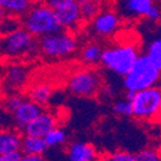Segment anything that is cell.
Masks as SVG:
<instances>
[{
	"label": "cell",
	"mask_w": 161,
	"mask_h": 161,
	"mask_svg": "<svg viewBox=\"0 0 161 161\" xmlns=\"http://www.w3.org/2000/svg\"><path fill=\"white\" fill-rule=\"evenodd\" d=\"M112 110L119 116L131 117V102L124 96L123 98L115 101V103L112 106Z\"/></svg>",
	"instance_id": "obj_24"
},
{
	"label": "cell",
	"mask_w": 161,
	"mask_h": 161,
	"mask_svg": "<svg viewBox=\"0 0 161 161\" xmlns=\"http://www.w3.org/2000/svg\"><path fill=\"white\" fill-rule=\"evenodd\" d=\"M48 150V146L42 137H31V136H23L21 142V150L23 155H44Z\"/></svg>",
	"instance_id": "obj_18"
},
{
	"label": "cell",
	"mask_w": 161,
	"mask_h": 161,
	"mask_svg": "<svg viewBox=\"0 0 161 161\" xmlns=\"http://www.w3.org/2000/svg\"><path fill=\"white\" fill-rule=\"evenodd\" d=\"M44 141L48 146V148L49 147H52V148H54V147H61V146L66 144V142H67V133L64 129L56 126L44 137Z\"/></svg>",
	"instance_id": "obj_23"
},
{
	"label": "cell",
	"mask_w": 161,
	"mask_h": 161,
	"mask_svg": "<svg viewBox=\"0 0 161 161\" xmlns=\"http://www.w3.org/2000/svg\"><path fill=\"white\" fill-rule=\"evenodd\" d=\"M21 142L22 136L21 131H18L17 129H14L13 126L0 129V155L19 151Z\"/></svg>",
	"instance_id": "obj_15"
},
{
	"label": "cell",
	"mask_w": 161,
	"mask_h": 161,
	"mask_svg": "<svg viewBox=\"0 0 161 161\" xmlns=\"http://www.w3.org/2000/svg\"><path fill=\"white\" fill-rule=\"evenodd\" d=\"M26 99L27 98H26V96L22 92L8 93V94H5L4 98H0V104H2L3 108L10 115L12 112H14Z\"/></svg>",
	"instance_id": "obj_22"
},
{
	"label": "cell",
	"mask_w": 161,
	"mask_h": 161,
	"mask_svg": "<svg viewBox=\"0 0 161 161\" xmlns=\"http://www.w3.org/2000/svg\"><path fill=\"white\" fill-rule=\"evenodd\" d=\"M29 81H30V70L23 64L14 63L10 64L4 71L3 77L0 79V88L5 92V94L21 92L23 88L27 86Z\"/></svg>",
	"instance_id": "obj_9"
},
{
	"label": "cell",
	"mask_w": 161,
	"mask_h": 161,
	"mask_svg": "<svg viewBox=\"0 0 161 161\" xmlns=\"http://www.w3.org/2000/svg\"><path fill=\"white\" fill-rule=\"evenodd\" d=\"M97 161H101V158H99V160H97Z\"/></svg>",
	"instance_id": "obj_34"
},
{
	"label": "cell",
	"mask_w": 161,
	"mask_h": 161,
	"mask_svg": "<svg viewBox=\"0 0 161 161\" xmlns=\"http://www.w3.org/2000/svg\"><path fill=\"white\" fill-rule=\"evenodd\" d=\"M54 12H56L57 19L61 25L62 30L76 32L77 30H80L83 27L84 19L81 17V13H80L77 2L67 3L64 5H61V7L56 8Z\"/></svg>",
	"instance_id": "obj_12"
},
{
	"label": "cell",
	"mask_w": 161,
	"mask_h": 161,
	"mask_svg": "<svg viewBox=\"0 0 161 161\" xmlns=\"http://www.w3.org/2000/svg\"><path fill=\"white\" fill-rule=\"evenodd\" d=\"M19 27H22L21 26V18L13 17V16H5L2 26H0V35L9 34V32L14 31Z\"/></svg>",
	"instance_id": "obj_25"
},
{
	"label": "cell",
	"mask_w": 161,
	"mask_h": 161,
	"mask_svg": "<svg viewBox=\"0 0 161 161\" xmlns=\"http://www.w3.org/2000/svg\"><path fill=\"white\" fill-rule=\"evenodd\" d=\"M39 54L37 39L19 27L9 34L0 35V57L9 59L32 58Z\"/></svg>",
	"instance_id": "obj_4"
},
{
	"label": "cell",
	"mask_w": 161,
	"mask_h": 161,
	"mask_svg": "<svg viewBox=\"0 0 161 161\" xmlns=\"http://www.w3.org/2000/svg\"><path fill=\"white\" fill-rule=\"evenodd\" d=\"M43 108L36 103L31 102L30 99H26L18 108L10 114V124L13 128L18 131H22L23 128L27 125L34 117H36Z\"/></svg>",
	"instance_id": "obj_13"
},
{
	"label": "cell",
	"mask_w": 161,
	"mask_h": 161,
	"mask_svg": "<svg viewBox=\"0 0 161 161\" xmlns=\"http://www.w3.org/2000/svg\"><path fill=\"white\" fill-rule=\"evenodd\" d=\"M121 26V18L114 9H101L89 21V30L93 35L106 39L117 34Z\"/></svg>",
	"instance_id": "obj_8"
},
{
	"label": "cell",
	"mask_w": 161,
	"mask_h": 161,
	"mask_svg": "<svg viewBox=\"0 0 161 161\" xmlns=\"http://www.w3.org/2000/svg\"><path fill=\"white\" fill-rule=\"evenodd\" d=\"M131 102V117L139 121H155L161 112V90L151 86L134 93Z\"/></svg>",
	"instance_id": "obj_6"
},
{
	"label": "cell",
	"mask_w": 161,
	"mask_h": 161,
	"mask_svg": "<svg viewBox=\"0 0 161 161\" xmlns=\"http://www.w3.org/2000/svg\"><path fill=\"white\" fill-rule=\"evenodd\" d=\"M56 126H58L57 116L52 111H48V110L43 108L36 117H34L31 121L23 128V130L21 133H23V136L44 138L47 134Z\"/></svg>",
	"instance_id": "obj_11"
},
{
	"label": "cell",
	"mask_w": 161,
	"mask_h": 161,
	"mask_svg": "<svg viewBox=\"0 0 161 161\" xmlns=\"http://www.w3.org/2000/svg\"><path fill=\"white\" fill-rule=\"evenodd\" d=\"M155 4L156 0H117L116 13L128 21L146 18Z\"/></svg>",
	"instance_id": "obj_10"
},
{
	"label": "cell",
	"mask_w": 161,
	"mask_h": 161,
	"mask_svg": "<svg viewBox=\"0 0 161 161\" xmlns=\"http://www.w3.org/2000/svg\"><path fill=\"white\" fill-rule=\"evenodd\" d=\"M102 49L103 48L99 43L89 42L81 48V50H80V59H81V62L84 64H86L88 67L96 66L99 63Z\"/></svg>",
	"instance_id": "obj_19"
},
{
	"label": "cell",
	"mask_w": 161,
	"mask_h": 161,
	"mask_svg": "<svg viewBox=\"0 0 161 161\" xmlns=\"http://www.w3.org/2000/svg\"><path fill=\"white\" fill-rule=\"evenodd\" d=\"M21 26L36 39L62 30L54 9L47 5L43 0H36L21 17Z\"/></svg>",
	"instance_id": "obj_1"
},
{
	"label": "cell",
	"mask_w": 161,
	"mask_h": 161,
	"mask_svg": "<svg viewBox=\"0 0 161 161\" xmlns=\"http://www.w3.org/2000/svg\"><path fill=\"white\" fill-rule=\"evenodd\" d=\"M102 76L93 67L75 70L67 79V89L77 97H93L102 88Z\"/></svg>",
	"instance_id": "obj_7"
},
{
	"label": "cell",
	"mask_w": 161,
	"mask_h": 161,
	"mask_svg": "<svg viewBox=\"0 0 161 161\" xmlns=\"http://www.w3.org/2000/svg\"><path fill=\"white\" fill-rule=\"evenodd\" d=\"M10 125V115L3 108V106L0 104V129L7 128Z\"/></svg>",
	"instance_id": "obj_28"
},
{
	"label": "cell",
	"mask_w": 161,
	"mask_h": 161,
	"mask_svg": "<svg viewBox=\"0 0 161 161\" xmlns=\"http://www.w3.org/2000/svg\"><path fill=\"white\" fill-rule=\"evenodd\" d=\"M143 56L148 58L157 69L161 70V39L156 36L150 40V43L146 45V50Z\"/></svg>",
	"instance_id": "obj_21"
},
{
	"label": "cell",
	"mask_w": 161,
	"mask_h": 161,
	"mask_svg": "<svg viewBox=\"0 0 161 161\" xmlns=\"http://www.w3.org/2000/svg\"><path fill=\"white\" fill-rule=\"evenodd\" d=\"M161 70L143 54H139L136 63L123 77V84L126 92H139L151 86H156L160 81Z\"/></svg>",
	"instance_id": "obj_5"
},
{
	"label": "cell",
	"mask_w": 161,
	"mask_h": 161,
	"mask_svg": "<svg viewBox=\"0 0 161 161\" xmlns=\"http://www.w3.org/2000/svg\"><path fill=\"white\" fill-rule=\"evenodd\" d=\"M36 0H0V7L7 16L21 18Z\"/></svg>",
	"instance_id": "obj_17"
},
{
	"label": "cell",
	"mask_w": 161,
	"mask_h": 161,
	"mask_svg": "<svg viewBox=\"0 0 161 161\" xmlns=\"http://www.w3.org/2000/svg\"><path fill=\"white\" fill-rule=\"evenodd\" d=\"M39 54L50 61L67 59L79 50V40L75 32L59 30L37 39Z\"/></svg>",
	"instance_id": "obj_2"
},
{
	"label": "cell",
	"mask_w": 161,
	"mask_h": 161,
	"mask_svg": "<svg viewBox=\"0 0 161 161\" xmlns=\"http://www.w3.org/2000/svg\"><path fill=\"white\" fill-rule=\"evenodd\" d=\"M26 98L36 103L42 108L49 104L53 97V88L47 83H35L30 85L26 92Z\"/></svg>",
	"instance_id": "obj_16"
},
{
	"label": "cell",
	"mask_w": 161,
	"mask_h": 161,
	"mask_svg": "<svg viewBox=\"0 0 161 161\" xmlns=\"http://www.w3.org/2000/svg\"><path fill=\"white\" fill-rule=\"evenodd\" d=\"M101 161H136L134 155L128 151H115L101 158Z\"/></svg>",
	"instance_id": "obj_27"
},
{
	"label": "cell",
	"mask_w": 161,
	"mask_h": 161,
	"mask_svg": "<svg viewBox=\"0 0 161 161\" xmlns=\"http://www.w3.org/2000/svg\"><path fill=\"white\" fill-rule=\"evenodd\" d=\"M69 161H97L99 153L96 147L88 142H72L67 148Z\"/></svg>",
	"instance_id": "obj_14"
},
{
	"label": "cell",
	"mask_w": 161,
	"mask_h": 161,
	"mask_svg": "<svg viewBox=\"0 0 161 161\" xmlns=\"http://www.w3.org/2000/svg\"><path fill=\"white\" fill-rule=\"evenodd\" d=\"M160 17H161V12H160V8H158V5L157 4H155L152 8H151V10H150V13L147 14V19H150V21H152V22H157L158 19H160Z\"/></svg>",
	"instance_id": "obj_29"
},
{
	"label": "cell",
	"mask_w": 161,
	"mask_h": 161,
	"mask_svg": "<svg viewBox=\"0 0 161 161\" xmlns=\"http://www.w3.org/2000/svg\"><path fill=\"white\" fill-rule=\"evenodd\" d=\"M43 2L47 5H49L52 9H56L61 5H64L67 3H74V2H77V0H43Z\"/></svg>",
	"instance_id": "obj_30"
},
{
	"label": "cell",
	"mask_w": 161,
	"mask_h": 161,
	"mask_svg": "<svg viewBox=\"0 0 161 161\" xmlns=\"http://www.w3.org/2000/svg\"><path fill=\"white\" fill-rule=\"evenodd\" d=\"M77 5L84 22H89L102 9L101 0H77Z\"/></svg>",
	"instance_id": "obj_20"
},
{
	"label": "cell",
	"mask_w": 161,
	"mask_h": 161,
	"mask_svg": "<svg viewBox=\"0 0 161 161\" xmlns=\"http://www.w3.org/2000/svg\"><path fill=\"white\" fill-rule=\"evenodd\" d=\"M21 157V152H9V153H4L0 155V161H18Z\"/></svg>",
	"instance_id": "obj_31"
},
{
	"label": "cell",
	"mask_w": 161,
	"mask_h": 161,
	"mask_svg": "<svg viewBox=\"0 0 161 161\" xmlns=\"http://www.w3.org/2000/svg\"><path fill=\"white\" fill-rule=\"evenodd\" d=\"M18 161H45L43 155H21Z\"/></svg>",
	"instance_id": "obj_32"
},
{
	"label": "cell",
	"mask_w": 161,
	"mask_h": 161,
	"mask_svg": "<svg viewBox=\"0 0 161 161\" xmlns=\"http://www.w3.org/2000/svg\"><path fill=\"white\" fill-rule=\"evenodd\" d=\"M139 57V48L133 43H119L102 49L99 63L111 74L124 77Z\"/></svg>",
	"instance_id": "obj_3"
},
{
	"label": "cell",
	"mask_w": 161,
	"mask_h": 161,
	"mask_svg": "<svg viewBox=\"0 0 161 161\" xmlns=\"http://www.w3.org/2000/svg\"><path fill=\"white\" fill-rule=\"evenodd\" d=\"M5 13H4V10L2 9V7H0V26H2V23H3V21H4V18H5Z\"/></svg>",
	"instance_id": "obj_33"
},
{
	"label": "cell",
	"mask_w": 161,
	"mask_h": 161,
	"mask_svg": "<svg viewBox=\"0 0 161 161\" xmlns=\"http://www.w3.org/2000/svg\"><path fill=\"white\" fill-rule=\"evenodd\" d=\"M136 161H161L160 152L155 148H144L134 155Z\"/></svg>",
	"instance_id": "obj_26"
}]
</instances>
